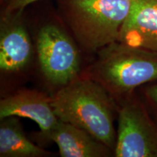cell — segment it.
Wrapping results in <instances>:
<instances>
[{"label": "cell", "mask_w": 157, "mask_h": 157, "mask_svg": "<svg viewBox=\"0 0 157 157\" xmlns=\"http://www.w3.org/2000/svg\"><path fill=\"white\" fill-rule=\"evenodd\" d=\"M98 57L80 75L98 84L117 102L137 88L157 82V51L115 42L97 52Z\"/></svg>", "instance_id": "2"}, {"label": "cell", "mask_w": 157, "mask_h": 157, "mask_svg": "<svg viewBox=\"0 0 157 157\" xmlns=\"http://www.w3.org/2000/svg\"><path fill=\"white\" fill-rule=\"evenodd\" d=\"M5 8L3 13L5 14H21L27 6L39 0H3Z\"/></svg>", "instance_id": "12"}, {"label": "cell", "mask_w": 157, "mask_h": 157, "mask_svg": "<svg viewBox=\"0 0 157 157\" xmlns=\"http://www.w3.org/2000/svg\"><path fill=\"white\" fill-rule=\"evenodd\" d=\"M118 42L157 51V0H132Z\"/></svg>", "instance_id": "8"}, {"label": "cell", "mask_w": 157, "mask_h": 157, "mask_svg": "<svg viewBox=\"0 0 157 157\" xmlns=\"http://www.w3.org/2000/svg\"><path fill=\"white\" fill-rule=\"evenodd\" d=\"M116 157H157V121L133 93L119 102Z\"/></svg>", "instance_id": "4"}, {"label": "cell", "mask_w": 157, "mask_h": 157, "mask_svg": "<svg viewBox=\"0 0 157 157\" xmlns=\"http://www.w3.org/2000/svg\"><path fill=\"white\" fill-rule=\"evenodd\" d=\"M51 154L27 138L16 117L1 119L0 156L44 157L50 156Z\"/></svg>", "instance_id": "10"}, {"label": "cell", "mask_w": 157, "mask_h": 157, "mask_svg": "<svg viewBox=\"0 0 157 157\" xmlns=\"http://www.w3.org/2000/svg\"><path fill=\"white\" fill-rule=\"evenodd\" d=\"M10 117L28 118L40 129L44 140L58 124L59 119L51 105V96L35 90H21L0 101V119Z\"/></svg>", "instance_id": "6"}, {"label": "cell", "mask_w": 157, "mask_h": 157, "mask_svg": "<svg viewBox=\"0 0 157 157\" xmlns=\"http://www.w3.org/2000/svg\"><path fill=\"white\" fill-rule=\"evenodd\" d=\"M57 117L90 133L114 151L119 105L101 84L79 75L51 96Z\"/></svg>", "instance_id": "1"}, {"label": "cell", "mask_w": 157, "mask_h": 157, "mask_svg": "<svg viewBox=\"0 0 157 157\" xmlns=\"http://www.w3.org/2000/svg\"><path fill=\"white\" fill-rule=\"evenodd\" d=\"M21 14H5L1 17L0 69L16 73L26 67L33 56V46Z\"/></svg>", "instance_id": "7"}, {"label": "cell", "mask_w": 157, "mask_h": 157, "mask_svg": "<svg viewBox=\"0 0 157 157\" xmlns=\"http://www.w3.org/2000/svg\"><path fill=\"white\" fill-rule=\"evenodd\" d=\"M62 157H110L114 151L90 133L59 119L49 135Z\"/></svg>", "instance_id": "9"}, {"label": "cell", "mask_w": 157, "mask_h": 157, "mask_svg": "<svg viewBox=\"0 0 157 157\" xmlns=\"http://www.w3.org/2000/svg\"><path fill=\"white\" fill-rule=\"evenodd\" d=\"M36 48L41 71L49 83L61 87L80 75L77 46L60 25H43L37 34Z\"/></svg>", "instance_id": "5"}, {"label": "cell", "mask_w": 157, "mask_h": 157, "mask_svg": "<svg viewBox=\"0 0 157 157\" xmlns=\"http://www.w3.org/2000/svg\"><path fill=\"white\" fill-rule=\"evenodd\" d=\"M143 101L157 121V82L148 84L143 91Z\"/></svg>", "instance_id": "11"}, {"label": "cell", "mask_w": 157, "mask_h": 157, "mask_svg": "<svg viewBox=\"0 0 157 157\" xmlns=\"http://www.w3.org/2000/svg\"><path fill=\"white\" fill-rule=\"evenodd\" d=\"M132 0H59L65 22L85 52H97L119 40Z\"/></svg>", "instance_id": "3"}]
</instances>
